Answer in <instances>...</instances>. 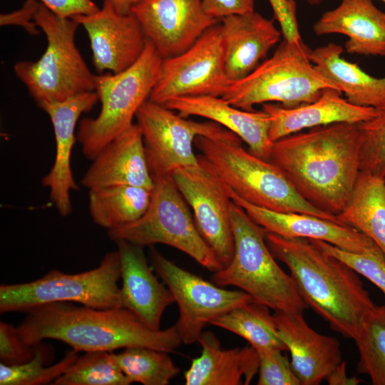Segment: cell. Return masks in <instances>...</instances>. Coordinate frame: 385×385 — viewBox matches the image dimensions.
Here are the masks:
<instances>
[{"label": "cell", "mask_w": 385, "mask_h": 385, "mask_svg": "<svg viewBox=\"0 0 385 385\" xmlns=\"http://www.w3.org/2000/svg\"><path fill=\"white\" fill-rule=\"evenodd\" d=\"M274 14L279 23L283 38L296 41L302 40L297 16L295 0H268Z\"/></svg>", "instance_id": "obj_39"}, {"label": "cell", "mask_w": 385, "mask_h": 385, "mask_svg": "<svg viewBox=\"0 0 385 385\" xmlns=\"http://www.w3.org/2000/svg\"><path fill=\"white\" fill-rule=\"evenodd\" d=\"M265 240L274 257L288 267L308 307L333 330L354 339L375 304L359 274L309 239L267 232Z\"/></svg>", "instance_id": "obj_3"}, {"label": "cell", "mask_w": 385, "mask_h": 385, "mask_svg": "<svg viewBox=\"0 0 385 385\" xmlns=\"http://www.w3.org/2000/svg\"><path fill=\"white\" fill-rule=\"evenodd\" d=\"M270 118L269 136L273 143L304 129L337 123H360L372 118L376 108L356 106L335 88L325 89L316 101L293 108L264 103Z\"/></svg>", "instance_id": "obj_23"}, {"label": "cell", "mask_w": 385, "mask_h": 385, "mask_svg": "<svg viewBox=\"0 0 385 385\" xmlns=\"http://www.w3.org/2000/svg\"><path fill=\"white\" fill-rule=\"evenodd\" d=\"M210 324L239 335L256 350L287 351L278 334L274 315L263 304L253 301L237 307L213 319Z\"/></svg>", "instance_id": "obj_30"}, {"label": "cell", "mask_w": 385, "mask_h": 385, "mask_svg": "<svg viewBox=\"0 0 385 385\" xmlns=\"http://www.w3.org/2000/svg\"><path fill=\"white\" fill-rule=\"evenodd\" d=\"M99 101L97 93H83L61 102H44L38 105L49 116L56 140V155L49 173L42 179L49 189L51 202L61 216L72 211L70 192L78 189L71 169V154L77 140L75 129L78 118L89 112Z\"/></svg>", "instance_id": "obj_17"}, {"label": "cell", "mask_w": 385, "mask_h": 385, "mask_svg": "<svg viewBox=\"0 0 385 385\" xmlns=\"http://www.w3.org/2000/svg\"><path fill=\"white\" fill-rule=\"evenodd\" d=\"M381 1H382L385 4V0H381Z\"/></svg>", "instance_id": "obj_46"}, {"label": "cell", "mask_w": 385, "mask_h": 385, "mask_svg": "<svg viewBox=\"0 0 385 385\" xmlns=\"http://www.w3.org/2000/svg\"><path fill=\"white\" fill-rule=\"evenodd\" d=\"M34 21L46 35V51L36 61H18L14 71L37 105L94 91L96 75L75 43L79 24L71 18L57 16L43 4Z\"/></svg>", "instance_id": "obj_7"}, {"label": "cell", "mask_w": 385, "mask_h": 385, "mask_svg": "<svg viewBox=\"0 0 385 385\" xmlns=\"http://www.w3.org/2000/svg\"><path fill=\"white\" fill-rule=\"evenodd\" d=\"M36 345L23 341L16 327L0 322V360L7 365H19L30 361L35 355Z\"/></svg>", "instance_id": "obj_38"}, {"label": "cell", "mask_w": 385, "mask_h": 385, "mask_svg": "<svg viewBox=\"0 0 385 385\" xmlns=\"http://www.w3.org/2000/svg\"><path fill=\"white\" fill-rule=\"evenodd\" d=\"M226 188L232 201L267 232L285 237L322 240L351 252H367L379 247L362 232L341 222L306 213L282 212L260 207L244 200L228 187Z\"/></svg>", "instance_id": "obj_18"}, {"label": "cell", "mask_w": 385, "mask_h": 385, "mask_svg": "<svg viewBox=\"0 0 385 385\" xmlns=\"http://www.w3.org/2000/svg\"><path fill=\"white\" fill-rule=\"evenodd\" d=\"M242 141L198 136L194 145L201 153L198 158L244 200L272 211L306 213L340 222L337 216L304 200L277 166L245 149Z\"/></svg>", "instance_id": "obj_4"}, {"label": "cell", "mask_w": 385, "mask_h": 385, "mask_svg": "<svg viewBox=\"0 0 385 385\" xmlns=\"http://www.w3.org/2000/svg\"><path fill=\"white\" fill-rule=\"evenodd\" d=\"M302 314L274 312L273 315L300 385H318L343 361L340 343L312 329Z\"/></svg>", "instance_id": "obj_19"}, {"label": "cell", "mask_w": 385, "mask_h": 385, "mask_svg": "<svg viewBox=\"0 0 385 385\" xmlns=\"http://www.w3.org/2000/svg\"><path fill=\"white\" fill-rule=\"evenodd\" d=\"M227 76L239 81L252 72L282 35L269 19L255 11L235 14L220 20Z\"/></svg>", "instance_id": "obj_20"}, {"label": "cell", "mask_w": 385, "mask_h": 385, "mask_svg": "<svg viewBox=\"0 0 385 385\" xmlns=\"http://www.w3.org/2000/svg\"><path fill=\"white\" fill-rule=\"evenodd\" d=\"M197 342L201 354L184 374L186 385H247L258 372L260 358L252 346L222 349L209 332H202Z\"/></svg>", "instance_id": "obj_26"}, {"label": "cell", "mask_w": 385, "mask_h": 385, "mask_svg": "<svg viewBox=\"0 0 385 385\" xmlns=\"http://www.w3.org/2000/svg\"><path fill=\"white\" fill-rule=\"evenodd\" d=\"M205 12L214 19L255 11V0H202Z\"/></svg>", "instance_id": "obj_41"}, {"label": "cell", "mask_w": 385, "mask_h": 385, "mask_svg": "<svg viewBox=\"0 0 385 385\" xmlns=\"http://www.w3.org/2000/svg\"><path fill=\"white\" fill-rule=\"evenodd\" d=\"M309 50L302 39L283 38L271 57L245 78L230 82L221 97L248 111L257 104L277 102L293 108L316 101L325 89L337 88L315 68Z\"/></svg>", "instance_id": "obj_6"}, {"label": "cell", "mask_w": 385, "mask_h": 385, "mask_svg": "<svg viewBox=\"0 0 385 385\" xmlns=\"http://www.w3.org/2000/svg\"><path fill=\"white\" fill-rule=\"evenodd\" d=\"M51 384L129 385L130 381L115 362L111 351H86Z\"/></svg>", "instance_id": "obj_34"}, {"label": "cell", "mask_w": 385, "mask_h": 385, "mask_svg": "<svg viewBox=\"0 0 385 385\" xmlns=\"http://www.w3.org/2000/svg\"><path fill=\"white\" fill-rule=\"evenodd\" d=\"M198 160V165L178 168L171 175L192 208L201 236L224 267L234 253L230 217L232 201L224 183L205 163Z\"/></svg>", "instance_id": "obj_14"}, {"label": "cell", "mask_w": 385, "mask_h": 385, "mask_svg": "<svg viewBox=\"0 0 385 385\" xmlns=\"http://www.w3.org/2000/svg\"><path fill=\"white\" fill-rule=\"evenodd\" d=\"M260 364L258 385H300L291 361L282 350L261 349L257 350Z\"/></svg>", "instance_id": "obj_37"}, {"label": "cell", "mask_w": 385, "mask_h": 385, "mask_svg": "<svg viewBox=\"0 0 385 385\" xmlns=\"http://www.w3.org/2000/svg\"><path fill=\"white\" fill-rule=\"evenodd\" d=\"M230 217L233 256L227 266L214 272L212 282L237 287L274 312L303 313L309 307L292 276L276 262L266 243L267 232L234 202Z\"/></svg>", "instance_id": "obj_5"}, {"label": "cell", "mask_w": 385, "mask_h": 385, "mask_svg": "<svg viewBox=\"0 0 385 385\" xmlns=\"http://www.w3.org/2000/svg\"><path fill=\"white\" fill-rule=\"evenodd\" d=\"M163 58L147 38L138 61L118 73L96 76L95 91L101 109L95 118H83L76 133L83 155L92 160L108 144L133 124L142 104L149 99L158 79Z\"/></svg>", "instance_id": "obj_8"}, {"label": "cell", "mask_w": 385, "mask_h": 385, "mask_svg": "<svg viewBox=\"0 0 385 385\" xmlns=\"http://www.w3.org/2000/svg\"><path fill=\"white\" fill-rule=\"evenodd\" d=\"M41 4L38 0H25L22 6L18 10L1 14L0 25L1 26L11 25L21 26L31 35L38 34L41 29L34 21V16Z\"/></svg>", "instance_id": "obj_40"}, {"label": "cell", "mask_w": 385, "mask_h": 385, "mask_svg": "<svg viewBox=\"0 0 385 385\" xmlns=\"http://www.w3.org/2000/svg\"><path fill=\"white\" fill-rule=\"evenodd\" d=\"M88 208L93 222L108 230L140 219L148 210L153 190L115 185L88 190Z\"/></svg>", "instance_id": "obj_29"}, {"label": "cell", "mask_w": 385, "mask_h": 385, "mask_svg": "<svg viewBox=\"0 0 385 385\" xmlns=\"http://www.w3.org/2000/svg\"><path fill=\"white\" fill-rule=\"evenodd\" d=\"M313 31L317 36H347L345 49L350 54L385 56V12L371 0H341L321 16Z\"/></svg>", "instance_id": "obj_25"}, {"label": "cell", "mask_w": 385, "mask_h": 385, "mask_svg": "<svg viewBox=\"0 0 385 385\" xmlns=\"http://www.w3.org/2000/svg\"><path fill=\"white\" fill-rule=\"evenodd\" d=\"M86 31L93 53V63L99 73H120L133 65L145 47L147 38L136 16L121 14L110 0H103L99 10L89 15L72 17Z\"/></svg>", "instance_id": "obj_16"}, {"label": "cell", "mask_w": 385, "mask_h": 385, "mask_svg": "<svg viewBox=\"0 0 385 385\" xmlns=\"http://www.w3.org/2000/svg\"><path fill=\"white\" fill-rule=\"evenodd\" d=\"M163 106L184 118L200 116L221 125L239 136L252 153L269 160L270 118L263 110L245 111L214 96L178 97Z\"/></svg>", "instance_id": "obj_24"}, {"label": "cell", "mask_w": 385, "mask_h": 385, "mask_svg": "<svg viewBox=\"0 0 385 385\" xmlns=\"http://www.w3.org/2000/svg\"><path fill=\"white\" fill-rule=\"evenodd\" d=\"M53 13L63 18L89 15L100 8L92 0H38Z\"/></svg>", "instance_id": "obj_42"}, {"label": "cell", "mask_w": 385, "mask_h": 385, "mask_svg": "<svg viewBox=\"0 0 385 385\" xmlns=\"http://www.w3.org/2000/svg\"><path fill=\"white\" fill-rule=\"evenodd\" d=\"M26 313L16 329L23 341L31 345L49 339L61 341L77 352L134 346L171 352L183 343L175 325L153 329L124 307L103 309L55 302Z\"/></svg>", "instance_id": "obj_2"}, {"label": "cell", "mask_w": 385, "mask_h": 385, "mask_svg": "<svg viewBox=\"0 0 385 385\" xmlns=\"http://www.w3.org/2000/svg\"><path fill=\"white\" fill-rule=\"evenodd\" d=\"M135 118L152 176L170 175L178 168L198 165L193 150L198 136L227 140L240 138L215 122L188 120L150 100L142 104Z\"/></svg>", "instance_id": "obj_11"}, {"label": "cell", "mask_w": 385, "mask_h": 385, "mask_svg": "<svg viewBox=\"0 0 385 385\" xmlns=\"http://www.w3.org/2000/svg\"><path fill=\"white\" fill-rule=\"evenodd\" d=\"M149 255L178 306L179 317L174 325L184 344L197 342L204 327L215 318L254 301L241 289H223L180 267L153 246L150 247Z\"/></svg>", "instance_id": "obj_13"}, {"label": "cell", "mask_w": 385, "mask_h": 385, "mask_svg": "<svg viewBox=\"0 0 385 385\" xmlns=\"http://www.w3.org/2000/svg\"><path fill=\"white\" fill-rule=\"evenodd\" d=\"M53 349L37 344L34 356L29 361L19 365L0 363L1 385H42L51 384L61 376L78 359L73 349L66 352L63 358L53 365L47 366L53 359Z\"/></svg>", "instance_id": "obj_33"}, {"label": "cell", "mask_w": 385, "mask_h": 385, "mask_svg": "<svg viewBox=\"0 0 385 385\" xmlns=\"http://www.w3.org/2000/svg\"><path fill=\"white\" fill-rule=\"evenodd\" d=\"M92 161L81 180L88 190L115 185L154 188L143 135L136 123L113 140Z\"/></svg>", "instance_id": "obj_22"}, {"label": "cell", "mask_w": 385, "mask_h": 385, "mask_svg": "<svg viewBox=\"0 0 385 385\" xmlns=\"http://www.w3.org/2000/svg\"><path fill=\"white\" fill-rule=\"evenodd\" d=\"M343 48L334 43L310 49L315 68L350 103L376 109L385 107V77H374L342 57Z\"/></svg>", "instance_id": "obj_27"}, {"label": "cell", "mask_w": 385, "mask_h": 385, "mask_svg": "<svg viewBox=\"0 0 385 385\" xmlns=\"http://www.w3.org/2000/svg\"><path fill=\"white\" fill-rule=\"evenodd\" d=\"M359 351L357 371L374 385H385V305H376L364 317L354 339Z\"/></svg>", "instance_id": "obj_32"}, {"label": "cell", "mask_w": 385, "mask_h": 385, "mask_svg": "<svg viewBox=\"0 0 385 385\" xmlns=\"http://www.w3.org/2000/svg\"><path fill=\"white\" fill-rule=\"evenodd\" d=\"M329 385H356L361 380L356 376H348L346 371V363L343 361L326 378Z\"/></svg>", "instance_id": "obj_43"}, {"label": "cell", "mask_w": 385, "mask_h": 385, "mask_svg": "<svg viewBox=\"0 0 385 385\" xmlns=\"http://www.w3.org/2000/svg\"><path fill=\"white\" fill-rule=\"evenodd\" d=\"M358 123L361 171L385 178V107Z\"/></svg>", "instance_id": "obj_35"}, {"label": "cell", "mask_w": 385, "mask_h": 385, "mask_svg": "<svg viewBox=\"0 0 385 385\" xmlns=\"http://www.w3.org/2000/svg\"><path fill=\"white\" fill-rule=\"evenodd\" d=\"M230 82L219 21L188 49L163 59L158 79L148 100L164 105L183 96L221 97Z\"/></svg>", "instance_id": "obj_12"}, {"label": "cell", "mask_w": 385, "mask_h": 385, "mask_svg": "<svg viewBox=\"0 0 385 385\" xmlns=\"http://www.w3.org/2000/svg\"><path fill=\"white\" fill-rule=\"evenodd\" d=\"M337 217L371 239L385 257L384 178L361 171L346 207Z\"/></svg>", "instance_id": "obj_28"}, {"label": "cell", "mask_w": 385, "mask_h": 385, "mask_svg": "<svg viewBox=\"0 0 385 385\" xmlns=\"http://www.w3.org/2000/svg\"><path fill=\"white\" fill-rule=\"evenodd\" d=\"M152 177L154 188L146 212L135 222L108 230L110 239L125 240L143 247L166 245L185 253L210 272L222 269L201 236L172 175Z\"/></svg>", "instance_id": "obj_9"}, {"label": "cell", "mask_w": 385, "mask_h": 385, "mask_svg": "<svg viewBox=\"0 0 385 385\" xmlns=\"http://www.w3.org/2000/svg\"><path fill=\"white\" fill-rule=\"evenodd\" d=\"M168 352L145 346L111 351L112 356L130 383L143 385H167L180 372Z\"/></svg>", "instance_id": "obj_31"}, {"label": "cell", "mask_w": 385, "mask_h": 385, "mask_svg": "<svg viewBox=\"0 0 385 385\" xmlns=\"http://www.w3.org/2000/svg\"><path fill=\"white\" fill-rule=\"evenodd\" d=\"M120 259L117 250L107 252L91 270L68 274L53 270L43 277L20 284H1L0 312H24L55 302H76L96 309L122 307Z\"/></svg>", "instance_id": "obj_10"}, {"label": "cell", "mask_w": 385, "mask_h": 385, "mask_svg": "<svg viewBox=\"0 0 385 385\" xmlns=\"http://www.w3.org/2000/svg\"><path fill=\"white\" fill-rule=\"evenodd\" d=\"M131 12L163 58L184 52L220 21L205 12L202 0H140Z\"/></svg>", "instance_id": "obj_15"}, {"label": "cell", "mask_w": 385, "mask_h": 385, "mask_svg": "<svg viewBox=\"0 0 385 385\" xmlns=\"http://www.w3.org/2000/svg\"><path fill=\"white\" fill-rule=\"evenodd\" d=\"M115 9L121 14H127L131 12L132 8L140 0H110Z\"/></svg>", "instance_id": "obj_44"}, {"label": "cell", "mask_w": 385, "mask_h": 385, "mask_svg": "<svg viewBox=\"0 0 385 385\" xmlns=\"http://www.w3.org/2000/svg\"><path fill=\"white\" fill-rule=\"evenodd\" d=\"M308 4L312 6L318 5L321 3L322 0H306Z\"/></svg>", "instance_id": "obj_45"}, {"label": "cell", "mask_w": 385, "mask_h": 385, "mask_svg": "<svg viewBox=\"0 0 385 385\" xmlns=\"http://www.w3.org/2000/svg\"><path fill=\"white\" fill-rule=\"evenodd\" d=\"M120 259V299L122 307L138 316L150 328L160 329L162 315L175 299L149 267L143 247L128 241H114Z\"/></svg>", "instance_id": "obj_21"}, {"label": "cell", "mask_w": 385, "mask_h": 385, "mask_svg": "<svg viewBox=\"0 0 385 385\" xmlns=\"http://www.w3.org/2000/svg\"><path fill=\"white\" fill-rule=\"evenodd\" d=\"M309 240L368 279L385 294V257L379 247L367 252H351L324 241Z\"/></svg>", "instance_id": "obj_36"}, {"label": "cell", "mask_w": 385, "mask_h": 385, "mask_svg": "<svg viewBox=\"0 0 385 385\" xmlns=\"http://www.w3.org/2000/svg\"><path fill=\"white\" fill-rule=\"evenodd\" d=\"M269 160L304 200L337 216L361 173L358 123H333L282 138L272 143Z\"/></svg>", "instance_id": "obj_1"}]
</instances>
